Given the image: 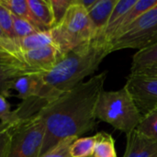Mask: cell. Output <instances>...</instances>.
Returning <instances> with one entry per match:
<instances>
[{"mask_svg": "<svg viewBox=\"0 0 157 157\" xmlns=\"http://www.w3.org/2000/svg\"><path fill=\"white\" fill-rule=\"evenodd\" d=\"M107 72L92 76L45 106L38 113L45 125L40 156L61 141L93 131L97 125L96 107L104 90Z\"/></svg>", "mask_w": 157, "mask_h": 157, "instance_id": "1", "label": "cell"}, {"mask_svg": "<svg viewBox=\"0 0 157 157\" xmlns=\"http://www.w3.org/2000/svg\"><path fill=\"white\" fill-rule=\"evenodd\" d=\"M108 54L109 47L101 39H93L64 54L51 71L40 74V93L36 98L22 101L18 107L20 112L26 117L37 115L50 102L93 75Z\"/></svg>", "mask_w": 157, "mask_h": 157, "instance_id": "2", "label": "cell"}, {"mask_svg": "<svg viewBox=\"0 0 157 157\" xmlns=\"http://www.w3.org/2000/svg\"><path fill=\"white\" fill-rule=\"evenodd\" d=\"M95 113L97 120L111 125L126 135L135 131L143 119L132 95L125 87L116 91L103 90L98 99Z\"/></svg>", "mask_w": 157, "mask_h": 157, "instance_id": "3", "label": "cell"}, {"mask_svg": "<svg viewBox=\"0 0 157 157\" xmlns=\"http://www.w3.org/2000/svg\"><path fill=\"white\" fill-rule=\"evenodd\" d=\"M51 33L61 57L94 39L88 13L76 0H73L65 16Z\"/></svg>", "mask_w": 157, "mask_h": 157, "instance_id": "4", "label": "cell"}, {"mask_svg": "<svg viewBox=\"0 0 157 157\" xmlns=\"http://www.w3.org/2000/svg\"><path fill=\"white\" fill-rule=\"evenodd\" d=\"M10 144L7 157H40L45 125L39 114L8 129Z\"/></svg>", "mask_w": 157, "mask_h": 157, "instance_id": "5", "label": "cell"}, {"mask_svg": "<svg viewBox=\"0 0 157 157\" xmlns=\"http://www.w3.org/2000/svg\"><path fill=\"white\" fill-rule=\"evenodd\" d=\"M157 43V6L139 17L109 45V53L124 49H146Z\"/></svg>", "mask_w": 157, "mask_h": 157, "instance_id": "6", "label": "cell"}, {"mask_svg": "<svg viewBox=\"0 0 157 157\" xmlns=\"http://www.w3.org/2000/svg\"><path fill=\"white\" fill-rule=\"evenodd\" d=\"M124 87L132 95L143 116L157 107V76L130 74Z\"/></svg>", "mask_w": 157, "mask_h": 157, "instance_id": "7", "label": "cell"}, {"mask_svg": "<svg viewBox=\"0 0 157 157\" xmlns=\"http://www.w3.org/2000/svg\"><path fill=\"white\" fill-rule=\"evenodd\" d=\"M155 6H157V0H137L129 11H127L115 24L106 29L103 35L98 39H101L102 40H104L109 47V43H111L121 34H123L125 30L139 17H141L148 10L152 9Z\"/></svg>", "mask_w": 157, "mask_h": 157, "instance_id": "8", "label": "cell"}, {"mask_svg": "<svg viewBox=\"0 0 157 157\" xmlns=\"http://www.w3.org/2000/svg\"><path fill=\"white\" fill-rule=\"evenodd\" d=\"M60 58V52L54 44L38 50L24 52L20 55L24 64L35 73H47L51 71Z\"/></svg>", "mask_w": 157, "mask_h": 157, "instance_id": "9", "label": "cell"}, {"mask_svg": "<svg viewBox=\"0 0 157 157\" xmlns=\"http://www.w3.org/2000/svg\"><path fill=\"white\" fill-rule=\"evenodd\" d=\"M127 143L123 157H157V142L133 131L126 135Z\"/></svg>", "mask_w": 157, "mask_h": 157, "instance_id": "10", "label": "cell"}, {"mask_svg": "<svg viewBox=\"0 0 157 157\" xmlns=\"http://www.w3.org/2000/svg\"><path fill=\"white\" fill-rule=\"evenodd\" d=\"M117 2L118 0H97L87 12L94 39L100 38L103 35Z\"/></svg>", "mask_w": 157, "mask_h": 157, "instance_id": "11", "label": "cell"}, {"mask_svg": "<svg viewBox=\"0 0 157 157\" xmlns=\"http://www.w3.org/2000/svg\"><path fill=\"white\" fill-rule=\"evenodd\" d=\"M32 24L40 31L51 30L55 23L50 0H27Z\"/></svg>", "mask_w": 157, "mask_h": 157, "instance_id": "12", "label": "cell"}, {"mask_svg": "<svg viewBox=\"0 0 157 157\" xmlns=\"http://www.w3.org/2000/svg\"><path fill=\"white\" fill-rule=\"evenodd\" d=\"M40 73H28L20 75L14 82L12 89H14L17 97L22 101L29 98H36L41 88Z\"/></svg>", "mask_w": 157, "mask_h": 157, "instance_id": "13", "label": "cell"}, {"mask_svg": "<svg viewBox=\"0 0 157 157\" xmlns=\"http://www.w3.org/2000/svg\"><path fill=\"white\" fill-rule=\"evenodd\" d=\"M28 73H35L30 69L0 64V95L9 97L10 90L17 77Z\"/></svg>", "mask_w": 157, "mask_h": 157, "instance_id": "14", "label": "cell"}, {"mask_svg": "<svg viewBox=\"0 0 157 157\" xmlns=\"http://www.w3.org/2000/svg\"><path fill=\"white\" fill-rule=\"evenodd\" d=\"M53 44L54 43H53L51 30L38 31L17 41V46L20 51V55L24 52L41 49Z\"/></svg>", "mask_w": 157, "mask_h": 157, "instance_id": "15", "label": "cell"}, {"mask_svg": "<svg viewBox=\"0 0 157 157\" xmlns=\"http://www.w3.org/2000/svg\"><path fill=\"white\" fill-rule=\"evenodd\" d=\"M157 63V43L146 49L138 51L132 57L131 74L137 73L143 69Z\"/></svg>", "mask_w": 157, "mask_h": 157, "instance_id": "16", "label": "cell"}, {"mask_svg": "<svg viewBox=\"0 0 157 157\" xmlns=\"http://www.w3.org/2000/svg\"><path fill=\"white\" fill-rule=\"evenodd\" d=\"M94 157H117L115 142L113 137L104 132L96 135Z\"/></svg>", "mask_w": 157, "mask_h": 157, "instance_id": "17", "label": "cell"}, {"mask_svg": "<svg viewBox=\"0 0 157 157\" xmlns=\"http://www.w3.org/2000/svg\"><path fill=\"white\" fill-rule=\"evenodd\" d=\"M96 136L77 138L70 147L71 157L94 156Z\"/></svg>", "mask_w": 157, "mask_h": 157, "instance_id": "18", "label": "cell"}, {"mask_svg": "<svg viewBox=\"0 0 157 157\" xmlns=\"http://www.w3.org/2000/svg\"><path fill=\"white\" fill-rule=\"evenodd\" d=\"M136 131L157 142V107L143 116Z\"/></svg>", "mask_w": 157, "mask_h": 157, "instance_id": "19", "label": "cell"}, {"mask_svg": "<svg viewBox=\"0 0 157 157\" xmlns=\"http://www.w3.org/2000/svg\"><path fill=\"white\" fill-rule=\"evenodd\" d=\"M0 4L13 16L27 19L31 22L27 0H0Z\"/></svg>", "mask_w": 157, "mask_h": 157, "instance_id": "20", "label": "cell"}, {"mask_svg": "<svg viewBox=\"0 0 157 157\" xmlns=\"http://www.w3.org/2000/svg\"><path fill=\"white\" fill-rule=\"evenodd\" d=\"M12 18H13V29L17 41L25 37H28L33 33L40 31L30 21L27 19L17 17L13 15H12Z\"/></svg>", "mask_w": 157, "mask_h": 157, "instance_id": "21", "label": "cell"}, {"mask_svg": "<svg viewBox=\"0 0 157 157\" xmlns=\"http://www.w3.org/2000/svg\"><path fill=\"white\" fill-rule=\"evenodd\" d=\"M0 131L9 129L17 123L15 113L11 110L10 104L7 102L6 97L2 95H0Z\"/></svg>", "mask_w": 157, "mask_h": 157, "instance_id": "22", "label": "cell"}, {"mask_svg": "<svg viewBox=\"0 0 157 157\" xmlns=\"http://www.w3.org/2000/svg\"><path fill=\"white\" fill-rule=\"evenodd\" d=\"M76 139L75 137H70L61 141L52 149L40 157H71L70 147Z\"/></svg>", "mask_w": 157, "mask_h": 157, "instance_id": "23", "label": "cell"}, {"mask_svg": "<svg viewBox=\"0 0 157 157\" xmlns=\"http://www.w3.org/2000/svg\"><path fill=\"white\" fill-rule=\"evenodd\" d=\"M0 28L12 40H14L17 44V40L13 29L12 14L1 4H0Z\"/></svg>", "mask_w": 157, "mask_h": 157, "instance_id": "24", "label": "cell"}, {"mask_svg": "<svg viewBox=\"0 0 157 157\" xmlns=\"http://www.w3.org/2000/svg\"><path fill=\"white\" fill-rule=\"evenodd\" d=\"M50 2L54 17V23L57 25L65 16L68 8L73 4V0H50Z\"/></svg>", "mask_w": 157, "mask_h": 157, "instance_id": "25", "label": "cell"}, {"mask_svg": "<svg viewBox=\"0 0 157 157\" xmlns=\"http://www.w3.org/2000/svg\"><path fill=\"white\" fill-rule=\"evenodd\" d=\"M0 64L28 68L18 57H17L16 55H14L5 50H0Z\"/></svg>", "mask_w": 157, "mask_h": 157, "instance_id": "26", "label": "cell"}, {"mask_svg": "<svg viewBox=\"0 0 157 157\" xmlns=\"http://www.w3.org/2000/svg\"><path fill=\"white\" fill-rule=\"evenodd\" d=\"M10 144V131L4 129L0 131V157H7Z\"/></svg>", "mask_w": 157, "mask_h": 157, "instance_id": "27", "label": "cell"}, {"mask_svg": "<svg viewBox=\"0 0 157 157\" xmlns=\"http://www.w3.org/2000/svg\"><path fill=\"white\" fill-rule=\"evenodd\" d=\"M137 75H144L148 76H157V63L155 65H152L150 67H147L145 69H143L137 73H134Z\"/></svg>", "mask_w": 157, "mask_h": 157, "instance_id": "28", "label": "cell"}, {"mask_svg": "<svg viewBox=\"0 0 157 157\" xmlns=\"http://www.w3.org/2000/svg\"><path fill=\"white\" fill-rule=\"evenodd\" d=\"M76 2L88 12L92 8V6L96 4L97 0H76Z\"/></svg>", "mask_w": 157, "mask_h": 157, "instance_id": "29", "label": "cell"}, {"mask_svg": "<svg viewBox=\"0 0 157 157\" xmlns=\"http://www.w3.org/2000/svg\"><path fill=\"white\" fill-rule=\"evenodd\" d=\"M0 50H4V49H3V48H2V47L0 46Z\"/></svg>", "mask_w": 157, "mask_h": 157, "instance_id": "30", "label": "cell"}, {"mask_svg": "<svg viewBox=\"0 0 157 157\" xmlns=\"http://www.w3.org/2000/svg\"><path fill=\"white\" fill-rule=\"evenodd\" d=\"M91 157H94V156H91Z\"/></svg>", "mask_w": 157, "mask_h": 157, "instance_id": "31", "label": "cell"}]
</instances>
